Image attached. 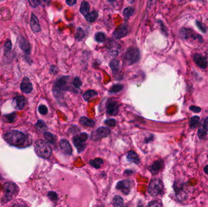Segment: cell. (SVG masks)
<instances>
[{
	"label": "cell",
	"mask_w": 208,
	"mask_h": 207,
	"mask_svg": "<svg viewBox=\"0 0 208 207\" xmlns=\"http://www.w3.org/2000/svg\"><path fill=\"white\" fill-rule=\"evenodd\" d=\"M48 196L51 200H53V201L57 200L58 199V196L57 195V193L55 192H52V191L49 192L48 194Z\"/></svg>",
	"instance_id": "cell-37"
},
{
	"label": "cell",
	"mask_w": 208,
	"mask_h": 207,
	"mask_svg": "<svg viewBox=\"0 0 208 207\" xmlns=\"http://www.w3.org/2000/svg\"><path fill=\"white\" fill-rule=\"evenodd\" d=\"M4 139L7 143L11 145L21 146L25 143L26 137L22 132L13 130L10 131L4 134Z\"/></svg>",
	"instance_id": "cell-1"
},
{
	"label": "cell",
	"mask_w": 208,
	"mask_h": 207,
	"mask_svg": "<svg viewBox=\"0 0 208 207\" xmlns=\"http://www.w3.org/2000/svg\"><path fill=\"white\" fill-rule=\"evenodd\" d=\"M105 124L110 127H115L116 125V120L115 119H108L105 121Z\"/></svg>",
	"instance_id": "cell-41"
},
{
	"label": "cell",
	"mask_w": 208,
	"mask_h": 207,
	"mask_svg": "<svg viewBox=\"0 0 208 207\" xmlns=\"http://www.w3.org/2000/svg\"><path fill=\"white\" fill-rule=\"evenodd\" d=\"M44 137L46 139V140L48 141L49 143H54V137H53L52 134H51L49 132H45L44 134Z\"/></svg>",
	"instance_id": "cell-34"
},
{
	"label": "cell",
	"mask_w": 208,
	"mask_h": 207,
	"mask_svg": "<svg viewBox=\"0 0 208 207\" xmlns=\"http://www.w3.org/2000/svg\"><path fill=\"white\" fill-rule=\"evenodd\" d=\"M21 91L25 94H29L33 89V86L28 77H24L20 85Z\"/></svg>",
	"instance_id": "cell-13"
},
{
	"label": "cell",
	"mask_w": 208,
	"mask_h": 207,
	"mask_svg": "<svg viewBox=\"0 0 208 207\" xmlns=\"http://www.w3.org/2000/svg\"><path fill=\"white\" fill-rule=\"evenodd\" d=\"M123 89V86L121 85H113L111 88L110 92L112 93H116L121 91Z\"/></svg>",
	"instance_id": "cell-33"
},
{
	"label": "cell",
	"mask_w": 208,
	"mask_h": 207,
	"mask_svg": "<svg viewBox=\"0 0 208 207\" xmlns=\"http://www.w3.org/2000/svg\"><path fill=\"white\" fill-rule=\"evenodd\" d=\"M128 34V29L126 26L121 24L114 31L113 35L116 39H120L126 37Z\"/></svg>",
	"instance_id": "cell-11"
},
{
	"label": "cell",
	"mask_w": 208,
	"mask_h": 207,
	"mask_svg": "<svg viewBox=\"0 0 208 207\" xmlns=\"http://www.w3.org/2000/svg\"><path fill=\"white\" fill-rule=\"evenodd\" d=\"M0 1H4V0H0Z\"/></svg>",
	"instance_id": "cell-55"
},
{
	"label": "cell",
	"mask_w": 208,
	"mask_h": 207,
	"mask_svg": "<svg viewBox=\"0 0 208 207\" xmlns=\"http://www.w3.org/2000/svg\"><path fill=\"white\" fill-rule=\"evenodd\" d=\"M30 23H31V29L34 32H38L40 31L41 27L40 26L39 21L38 18L36 17V15L34 14V13H32Z\"/></svg>",
	"instance_id": "cell-17"
},
{
	"label": "cell",
	"mask_w": 208,
	"mask_h": 207,
	"mask_svg": "<svg viewBox=\"0 0 208 207\" xmlns=\"http://www.w3.org/2000/svg\"><path fill=\"white\" fill-rule=\"evenodd\" d=\"M12 45L11 41L9 39H7L4 43V50H5V52H8V51L12 49Z\"/></svg>",
	"instance_id": "cell-39"
},
{
	"label": "cell",
	"mask_w": 208,
	"mask_h": 207,
	"mask_svg": "<svg viewBox=\"0 0 208 207\" xmlns=\"http://www.w3.org/2000/svg\"><path fill=\"white\" fill-rule=\"evenodd\" d=\"M80 122L81 124H82L83 125H85L87 127H92L94 125L95 122L91 119L88 118L87 117H82L80 119Z\"/></svg>",
	"instance_id": "cell-25"
},
{
	"label": "cell",
	"mask_w": 208,
	"mask_h": 207,
	"mask_svg": "<svg viewBox=\"0 0 208 207\" xmlns=\"http://www.w3.org/2000/svg\"><path fill=\"white\" fill-rule=\"evenodd\" d=\"M163 185L162 182L158 178H154L152 180L148 186V191L151 196H157L162 192Z\"/></svg>",
	"instance_id": "cell-5"
},
{
	"label": "cell",
	"mask_w": 208,
	"mask_h": 207,
	"mask_svg": "<svg viewBox=\"0 0 208 207\" xmlns=\"http://www.w3.org/2000/svg\"><path fill=\"white\" fill-rule=\"evenodd\" d=\"M204 128L208 131V117H207L205 120H204Z\"/></svg>",
	"instance_id": "cell-51"
},
{
	"label": "cell",
	"mask_w": 208,
	"mask_h": 207,
	"mask_svg": "<svg viewBox=\"0 0 208 207\" xmlns=\"http://www.w3.org/2000/svg\"><path fill=\"white\" fill-rule=\"evenodd\" d=\"M97 95H98V94H97V92H96L95 91H94V90H90V91H87V92L84 94V95H83V97H84V99L86 101H88V100H90V99H91L92 97H93L96 96Z\"/></svg>",
	"instance_id": "cell-28"
},
{
	"label": "cell",
	"mask_w": 208,
	"mask_h": 207,
	"mask_svg": "<svg viewBox=\"0 0 208 207\" xmlns=\"http://www.w3.org/2000/svg\"><path fill=\"white\" fill-rule=\"evenodd\" d=\"M162 165L163 162L161 160H158L153 163V165L149 168V170L152 174H156L160 171L162 167Z\"/></svg>",
	"instance_id": "cell-19"
},
{
	"label": "cell",
	"mask_w": 208,
	"mask_h": 207,
	"mask_svg": "<svg viewBox=\"0 0 208 207\" xmlns=\"http://www.w3.org/2000/svg\"><path fill=\"white\" fill-rule=\"evenodd\" d=\"M98 17V12L96 11H93L85 16V19L88 22H94Z\"/></svg>",
	"instance_id": "cell-24"
},
{
	"label": "cell",
	"mask_w": 208,
	"mask_h": 207,
	"mask_svg": "<svg viewBox=\"0 0 208 207\" xmlns=\"http://www.w3.org/2000/svg\"><path fill=\"white\" fill-rule=\"evenodd\" d=\"M38 111L41 114L45 115L48 113V108L45 105H40L38 107Z\"/></svg>",
	"instance_id": "cell-36"
},
{
	"label": "cell",
	"mask_w": 208,
	"mask_h": 207,
	"mask_svg": "<svg viewBox=\"0 0 208 207\" xmlns=\"http://www.w3.org/2000/svg\"><path fill=\"white\" fill-rule=\"evenodd\" d=\"M90 10V7L89 3L86 1H83L81 3L80 12L84 17H85L89 13Z\"/></svg>",
	"instance_id": "cell-20"
},
{
	"label": "cell",
	"mask_w": 208,
	"mask_h": 207,
	"mask_svg": "<svg viewBox=\"0 0 208 207\" xmlns=\"http://www.w3.org/2000/svg\"><path fill=\"white\" fill-rule=\"evenodd\" d=\"M4 197L8 201L11 200L17 195L18 191V187L13 183L7 182L4 185Z\"/></svg>",
	"instance_id": "cell-6"
},
{
	"label": "cell",
	"mask_w": 208,
	"mask_h": 207,
	"mask_svg": "<svg viewBox=\"0 0 208 207\" xmlns=\"http://www.w3.org/2000/svg\"><path fill=\"white\" fill-rule=\"evenodd\" d=\"M111 131L109 128L106 127H101L97 129L93 134V139H99L101 138L105 137L110 135Z\"/></svg>",
	"instance_id": "cell-12"
},
{
	"label": "cell",
	"mask_w": 208,
	"mask_h": 207,
	"mask_svg": "<svg viewBox=\"0 0 208 207\" xmlns=\"http://www.w3.org/2000/svg\"><path fill=\"white\" fill-rule=\"evenodd\" d=\"M26 103V99L23 96H17L13 99L12 106L17 110H22Z\"/></svg>",
	"instance_id": "cell-10"
},
{
	"label": "cell",
	"mask_w": 208,
	"mask_h": 207,
	"mask_svg": "<svg viewBox=\"0 0 208 207\" xmlns=\"http://www.w3.org/2000/svg\"><path fill=\"white\" fill-rule=\"evenodd\" d=\"M190 109L193 112L196 113H199L201 111V109L200 108L196 107V106H191V107H190Z\"/></svg>",
	"instance_id": "cell-48"
},
{
	"label": "cell",
	"mask_w": 208,
	"mask_h": 207,
	"mask_svg": "<svg viewBox=\"0 0 208 207\" xmlns=\"http://www.w3.org/2000/svg\"><path fill=\"white\" fill-rule=\"evenodd\" d=\"M34 148L35 153L41 157L47 159L51 156L52 149L51 146L42 140H38L35 142Z\"/></svg>",
	"instance_id": "cell-2"
},
{
	"label": "cell",
	"mask_w": 208,
	"mask_h": 207,
	"mask_svg": "<svg viewBox=\"0 0 208 207\" xmlns=\"http://www.w3.org/2000/svg\"><path fill=\"white\" fill-rule=\"evenodd\" d=\"M133 13H134V9L132 7H127L124 9L123 12V15L125 19L128 20L130 17H132L133 15Z\"/></svg>",
	"instance_id": "cell-27"
},
{
	"label": "cell",
	"mask_w": 208,
	"mask_h": 207,
	"mask_svg": "<svg viewBox=\"0 0 208 207\" xmlns=\"http://www.w3.org/2000/svg\"><path fill=\"white\" fill-rule=\"evenodd\" d=\"M199 123V117L198 116H194L191 118L190 121V127L191 128H196L197 127Z\"/></svg>",
	"instance_id": "cell-30"
},
{
	"label": "cell",
	"mask_w": 208,
	"mask_h": 207,
	"mask_svg": "<svg viewBox=\"0 0 208 207\" xmlns=\"http://www.w3.org/2000/svg\"><path fill=\"white\" fill-rule=\"evenodd\" d=\"M110 66L114 74H116L119 69V62L116 59H113L111 61Z\"/></svg>",
	"instance_id": "cell-23"
},
{
	"label": "cell",
	"mask_w": 208,
	"mask_h": 207,
	"mask_svg": "<svg viewBox=\"0 0 208 207\" xmlns=\"http://www.w3.org/2000/svg\"><path fill=\"white\" fill-rule=\"evenodd\" d=\"M206 134V132L205 131V129H200L198 131V136L201 139L203 138Z\"/></svg>",
	"instance_id": "cell-47"
},
{
	"label": "cell",
	"mask_w": 208,
	"mask_h": 207,
	"mask_svg": "<svg viewBox=\"0 0 208 207\" xmlns=\"http://www.w3.org/2000/svg\"><path fill=\"white\" fill-rule=\"evenodd\" d=\"M66 2L68 5L73 6L76 4V0H66Z\"/></svg>",
	"instance_id": "cell-49"
},
{
	"label": "cell",
	"mask_w": 208,
	"mask_h": 207,
	"mask_svg": "<svg viewBox=\"0 0 208 207\" xmlns=\"http://www.w3.org/2000/svg\"><path fill=\"white\" fill-rule=\"evenodd\" d=\"M116 188L124 195H128L132 188V184L129 181H122L118 183Z\"/></svg>",
	"instance_id": "cell-9"
},
{
	"label": "cell",
	"mask_w": 208,
	"mask_h": 207,
	"mask_svg": "<svg viewBox=\"0 0 208 207\" xmlns=\"http://www.w3.org/2000/svg\"><path fill=\"white\" fill-rule=\"evenodd\" d=\"M141 53L137 48H130L128 49L123 57L124 62L128 65H131L137 63L140 59Z\"/></svg>",
	"instance_id": "cell-4"
},
{
	"label": "cell",
	"mask_w": 208,
	"mask_h": 207,
	"mask_svg": "<svg viewBox=\"0 0 208 207\" xmlns=\"http://www.w3.org/2000/svg\"><path fill=\"white\" fill-rule=\"evenodd\" d=\"M69 80V77L63 76L59 78L55 82L53 87V92L55 96H59L63 91L70 89V86H68Z\"/></svg>",
	"instance_id": "cell-3"
},
{
	"label": "cell",
	"mask_w": 208,
	"mask_h": 207,
	"mask_svg": "<svg viewBox=\"0 0 208 207\" xmlns=\"http://www.w3.org/2000/svg\"><path fill=\"white\" fill-rule=\"evenodd\" d=\"M113 205L116 206H120L123 205V200L122 198L119 196H116L113 199Z\"/></svg>",
	"instance_id": "cell-32"
},
{
	"label": "cell",
	"mask_w": 208,
	"mask_h": 207,
	"mask_svg": "<svg viewBox=\"0 0 208 207\" xmlns=\"http://www.w3.org/2000/svg\"><path fill=\"white\" fill-rule=\"evenodd\" d=\"M60 147L62 151L66 155H71L73 149L69 143L66 140H62L60 142Z\"/></svg>",
	"instance_id": "cell-15"
},
{
	"label": "cell",
	"mask_w": 208,
	"mask_h": 207,
	"mask_svg": "<svg viewBox=\"0 0 208 207\" xmlns=\"http://www.w3.org/2000/svg\"><path fill=\"white\" fill-rule=\"evenodd\" d=\"M19 46L21 50L26 53L28 54L31 51V47L29 43L24 37H20L19 39Z\"/></svg>",
	"instance_id": "cell-16"
},
{
	"label": "cell",
	"mask_w": 208,
	"mask_h": 207,
	"mask_svg": "<svg viewBox=\"0 0 208 207\" xmlns=\"http://www.w3.org/2000/svg\"><path fill=\"white\" fill-rule=\"evenodd\" d=\"M73 143L74 144V146L76 147V148H77L79 153H81L82 151H83L84 150V149L85 148V145L84 143V142L80 141L78 139V137H77V135H76L73 138Z\"/></svg>",
	"instance_id": "cell-21"
},
{
	"label": "cell",
	"mask_w": 208,
	"mask_h": 207,
	"mask_svg": "<svg viewBox=\"0 0 208 207\" xmlns=\"http://www.w3.org/2000/svg\"><path fill=\"white\" fill-rule=\"evenodd\" d=\"M107 113L112 116H115L118 113L119 105L117 102L110 99L107 103Z\"/></svg>",
	"instance_id": "cell-8"
},
{
	"label": "cell",
	"mask_w": 208,
	"mask_h": 207,
	"mask_svg": "<svg viewBox=\"0 0 208 207\" xmlns=\"http://www.w3.org/2000/svg\"><path fill=\"white\" fill-rule=\"evenodd\" d=\"M116 0H108V1H110V2H114Z\"/></svg>",
	"instance_id": "cell-54"
},
{
	"label": "cell",
	"mask_w": 208,
	"mask_h": 207,
	"mask_svg": "<svg viewBox=\"0 0 208 207\" xmlns=\"http://www.w3.org/2000/svg\"><path fill=\"white\" fill-rule=\"evenodd\" d=\"M127 1L129 3H132L134 1V0H127Z\"/></svg>",
	"instance_id": "cell-53"
},
{
	"label": "cell",
	"mask_w": 208,
	"mask_h": 207,
	"mask_svg": "<svg viewBox=\"0 0 208 207\" xmlns=\"http://www.w3.org/2000/svg\"><path fill=\"white\" fill-rule=\"evenodd\" d=\"M77 136L78 137V139L83 142H85V141H87V140L88 139V135L86 133H81L80 134L77 135Z\"/></svg>",
	"instance_id": "cell-38"
},
{
	"label": "cell",
	"mask_w": 208,
	"mask_h": 207,
	"mask_svg": "<svg viewBox=\"0 0 208 207\" xmlns=\"http://www.w3.org/2000/svg\"><path fill=\"white\" fill-rule=\"evenodd\" d=\"M120 49L119 45L115 42H112L108 44V49L109 51L110 54L113 57L116 56L118 53H119Z\"/></svg>",
	"instance_id": "cell-18"
},
{
	"label": "cell",
	"mask_w": 208,
	"mask_h": 207,
	"mask_svg": "<svg viewBox=\"0 0 208 207\" xmlns=\"http://www.w3.org/2000/svg\"><path fill=\"white\" fill-rule=\"evenodd\" d=\"M95 39L99 43H102L106 39L105 35L102 32L97 33L95 35Z\"/></svg>",
	"instance_id": "cell-31"
},
{
	"label": "cell",
	"mask_w": 208,
	"mask_h": 207,
	"mask_svg": "<svg viewBox=\"0 0 208 207\" xmlns=\"http://www.w3.org/2000/svg\"><path fill=\"white\" fill-rule=\"evenodd\" d=\"M51 0H39V5L45 7L46 6H48Z\"/></svg>",
	"instance_id": "cell-44"
},
{
	"label": "cell",
	"mask_w": 208,
	"mask_h": 207,
	"mask_svg": "<svg viewBox=\"0 0 208 207\" xmlns=\"http://www.w3.org/2000/svg\"><path fill=\"white\" fill-rule=\"evenodd\" d=\"M15 117H16V114L15 113L10 114L9 115L7 116V120H8L9 122L12 123V122H13V121H14V120L15 118Z\"/></svg>",
	"instance_id": "cell-43"
},
{
	"label": "cell",
	"mask_w": 208,
	"mask_h": 207,
	"mask_svg": "<svg viewBox=\"0 0 208 207\" xmlns=\"http://www.w3.org/2000/svg\"><path fill=\"white\" fill-rule=\"evenodd\" d=\"M36 125L40 128H43L45 127H46V125H45V123H44L43 121L42 120H38V122L36 124Z\"/></svg>",
	"instance_id": "cell-46"
},
{
	"label": "cell",
	"mask_w": 208,
	"mask_h": 207,
	"mask_svg": "<svg viewBox=\"0 0 208 207\" xmlns=\"http://www.w3.org/2000/svg\"><path fill=\"white\" fill-rule=\"evenodd\" d=\"M179 35L181 38L183 39H188L192 38L194 39H197L199 41H201V42L203 41V38L200 35L189 29L182 28L179 31Z\"/></svg>",
	"instance_id": "cell-7"
},
{
	"label": "cell",
	"mask_w": 208,
	"mask_h": 207,
	"mask_svg": "<svg viewBox=\"0 0 208 207\" xmlns=\"http://www.w3.org/2000/svg\"><path fill=\"white\" fill-rule=\"evenodd\" d=\"M73 85L76 88H79L82 86V81L79 77H76L74 79V81L73 82Z\"/></svg>",
	"instance_id": "cell-35"
},
{
	"label": "cell",
	"mask_w": 208,
	"mask_h": 207,
	"mask_svg": "<svg viewBox=\"0 0 208 207\" xmlns=\"http://www.w3.org/2000/svg\"><path fill=\"white\" fill-rule=\"evenodd\" d=\"M157 2V0H148L147 1V7L148 9H150L154 6Z\"/></svg>",
	"instance_id": "cell-45"
},
{
	"label": "cell",
	"mask_w": 208,
	"mask_h": 207,
	"mask_svg": "<svg viewBox=\"0 0 208 207\" xmlns=\"http://www.w3.org/2000/svg\"><path fill=\"white\" fill-rule=\"evenodd\" d=\"M193 61L200 67L202 69H204L207 67V60L200 54L196 53L194 55Z\"/></svg>",
	"instance_id": "cell-14"
},
{
	"label": "cell",
	"mask_w": 208,
	"mask_h": 207,
	"mask_svg": "<svg viewBox=\"0 0 208 207\" xmlns=\"http://www.w3.org/2000/svg\"><path fill=\"white\" fill-rule=\"evenodd\" d=\"M127 157L129 160L133 163H135L136 164H138L140 163V159H139L136 153L133 151H130L128 152L127 154Z\"/></svg>",
	"instance_id": "cell-22"
},
{
	"label": "cell",
	"mask_w": 208,
	"mask_h": 207,
	"mask_svg": "<svg viewBox=\"0 0 208 207\" xmlns=\"http://www.w3.org/2000/svg\"><path fill=\"white\" fill-rule=\"evenodd\" d=\"M148 205L150 206H161V204L157 201H154V202H151L148 204Z\"/></svg>",
	"instance_id": "cell-50"
},
{
	"label": "cell",
	"mask_w": 208,
	"mask_h": 207,
	"mask_svg": "<svg viewBox=\"0 0 208 207\" xmlns=\"http://www.w3.org/2000/svg\"><path fill=\"white\" fill-rule=\"evenodd\" d=\"M85 34L84 31L82 28H80V27L77 28L76 33V37H75L76 39L79 41H80L85 37Z\"/></svg>",
	"instance_id": "cell-29"
},
{
	"label": "cell",
	"mask_w": 208,
	"mask_h": 207,
	"mask_svg": "<svg viewBox=\"0 0 208 207\" xmlns=\"http://www.w3.org/2000/svg\"><path fill=\"white\" fill-rule=\"evenodd\" d=\"M204 171L206 174H208V165H207V166H206L204 168Z\"/></svg>",
	"instance_id": "cell-52"
},
{
	"label": "cell",
	"mask_w": 208,
	"mask_h": 207,
	"mask_svg": "<svg viewBox=\"0 0 208 207\" xmlns=\"http://www.w3.org/2000/svg\"><path fill=\"white\" fill-rule=\"evenodd\" d=\"M103 160L101 158H96L93 160H91L90 162V164L92 167H94L95 168L98 169L101 167V165L103 163Z\"/></svg>",
	"instance_id": "cell-26"
},
{
	"label": "cell",
	"mask_w": 208,
	"mask_h": 207,
	"mask_svg": "<svg viewBox=\"0 0 208 207\" xmlns=\"http://www.w3.org/2000/svg\"><path fill=\"white\" fill-rule=\"evenodd\" d=\"M28 1L30 5L34 8L39 6V0H28Z\"/></svg>",
	"instance_id": "cell-42"
},
{
	"label": "cell",
	"mask_w": 208,
	"mask_h": 207,
	"mask_svg": "<svg viewBox=\"0 0 208 207\" xmlns=\"http://www.w3.org/2000/svg\"><path fill=\"white\" fill-rule=\"evenodd\" d=\"M196 24H197V27H198V28L201 30V32H203V33H206V28L201 22H200L198 21H196Z\"/></svg>",
	"instance_id": "cell-40"
}]
</instances>
